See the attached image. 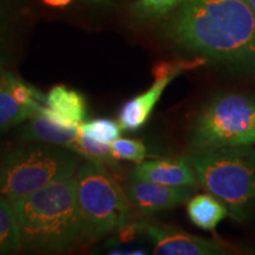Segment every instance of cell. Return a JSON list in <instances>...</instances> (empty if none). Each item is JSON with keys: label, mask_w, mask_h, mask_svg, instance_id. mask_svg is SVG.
Listing matches in <instances>:
<instances>
[{"label": "cell", "mask_w": 255, "mask_h": 255, "mask_svg": "<svg viewBox=\"0 0 255 255\" xmlns=\"http://www.w3.org/2000/svg\"><path fill=\"white\" fill-rule=\"evenodd\" d=\"M255 143V96L232 92L216 96L194 121L189 137L191 152Z\"/></svg>", "instance_id": "obj_4"}, {"label": "cell", "mask_w": 255, "mask_h": 255, "mask_svg": "<svg viewBox=\"0 0 255 255\" xmlns=\"http://www.w3.org/2000/svg\"><path fill=\"white\" fill-rule=\"evenodd\" d=\"M110 145L113 156L116 159H124V161L141 163L148 155L145 144L139 139L120 138L119 137Z\"/></svg>", "instance_id": "obj_20"}, {"label": "cell", "mask_w": 255, "mask_h": 255, "mask_svg": "<svg viewBox=\"0 0 255 255\" xmlns=\"http://www.w3.org/2000/svg\"><path fill=\"white\" fill-rule=\"evenodd\" d=\"M69 150L97 164L116 165V158L113 156L110 144L94 141L79 131L77 138L69 146Z\"/></svg>", "instance_id": "obj_18"}, {"label": "cell", "mask_w": 255, "mask_h": 255, "mask_svg": "<svg viewBox=\"0 0 255 255\" xmlns=\"http://www.w3.org/2000/svg\"><path fill=\"white\" fill-rule=\"evenodd\" d=\"M18 12L13 0H0V60L8 64L15 44Z\"/></svg>", "instance_id": "obj_16"}, {"label": "cell", "mask_w": 255, "mask_h": 255, "mask_svg": "<svg viewBox=\"0 0 255 255\" xmlns=\"http://www.w3.org/2000/svg\"><path fill=\"white\" fill-rule=\"evenodd\" d=\"M6 69H7V64H6L5 62H2V60H0V73H1L2 71H5Z\"/></svg>", "instance_id": "obj_25"}, {"label": "cell", "mask_w": 255, "mask_h": 255, "mask_svg": "<svg viewBox=\"0 0 255 255\" xmlns=\"http://www.w3.org/2000/svg\"><path fill=\"white\" fill-rule=\"evenodd\" d=\"M246 2L248 4V6H250L252 12H253V14L255 15V0H246Z\"/></svg>", "instance_id": "obj_24"}, {"label": "cell", "mask_w": 255, "mask_h": 255, "mask_svg": "<svg viewBox=\"0 0 255 255\" xmlns=\"http://www.w3.org/2000/svg\"><path fill=\"white\" fill-rule=\"evenodd\" d=\"M120 124L109 119H94L89 122H83L78 128L82 135L94 139V141L111 144L121 135Z\"/></svg>", "instance_id": "obj_19"}, {"label": "cell", "mask_w": 255, "mask_h": 255, "mask_svg": "<svg viewBox=\"0 0 255 255\" xmlns=\"http://www.w3.org/2000/svg\"><path fill=\"white\" fill-rule=\"evenodd\" d=\"M144 234L158 255H215L225 254L227 247L220 241L196 237L175 228L145 220Z\"/></svg>", "instance_id": "obj_7"}, {"label": "cell", "mask_w": 255, "mask_h": 255, "mask_svg": "<svg viewBox=\"0 0 255 255\" xmlns=\"http://www.w3.org/2000/svg\"><path fill=\"white\" fill-rule=\"evenodd\" d=\"M145 220H130L127 225L117 229L115 237L110 239L105 245L108 254H130L142 255L148 252L144 247L139 246L138 241L144 234Z\"/></svg>", "instance_id": "obj_15"}, {"label": "cell", "mask_w": 255, "mask_h": 255, "mask_svg": "<svg viewBox=\"0 0 255 255\" xmlns=\"http://www.w3.org/2000/svg\"><path fill=\"white\" fill-rule=\"evenodd\" d=\"M21 250L14 210L8 200L0 195V254H15Z\"/></svg>", "instance_id": "obj_17"}, {"label": "cell", "mask_w": 255, "mask_h": 255, "mask_svg": "<svg viewBox=\"0 0 255 255\" xmlns=\"http://www.w3.org/2000/svg\"><path fill=\"white\" fill-rule=\"evenodd\" d=\"M78 128L58 126L38 114L30 119V122L24 127L21 138L24 141L44 142L47 144L59 145L69 149L72 142L77 138Z\"/></svg>", "instance_id": "obj_12"}, {"label": "cell", "mask_w": 255, "mask_h": 255, "mask_svg": "<svg viewBox=\"0 0 255 255\" xmlns=\"http://www.w3.org/2000/svg\"><path fill=\"white\" fill-rule=\"evenodd\" d=\"M165 33L177 47L207 60L255 64V15L246 0H183Z\"/></svg>", "instance_id": "obj_1"}, {"label": "cell", "mask_w": 255, "mask_h": 255, "mask_svg": "<svg viewBox=\"0 0 255 255\" xmlns=\"http://www.w3.org/2000/svg\"><path fill=\"white\" fill-rule=\"evenodd\" d=\"M194 187H170L130 177L126 186L129 202L142 214H155L188 202Z\"/></svg>", "instance_id": "obj_8"}, {"label": "cell", "mask_w": 255, "mask_h": 255, "mask_svg": "<svg viewBox=\"0 0 255 255\" xmlns=\"http://www.w3.org/2000/svg\"><path fill=\"white\" fill-rule=\"evenodd\" d=\"M46 6L55 8H64L72 2V0H41Z\"/></svg>", "instance_id": "obj_22"}, {"label": "cell", "mask_w": 255, "mask_h": 255, "mask_svg": "<svg viewBox=\"0 0 255 255\" xmlns=\"http://www.w3.org/2000/svg\"><path fill=\"white\" fill-rule=\"evenodd\" d=\"M9 203L14 210L24 250L60 253L92 238L78 203L73 176L47 184Z\"/></svg>", "instance_id": "obj_2"}, {"label": "cell", "mask_w": 255, "mask_h": 255, "mask_svg": "<svg viewBox=\"0 0 255 255\" xmlns=\"http://www.w3.org/2000/svg\"><path fill=\"white\" fill-rule=\"evenodd\" d=\"M14 75L15 73L8 69L0 73V131L18 126L36 116L14 96L12 87Z\"/></svg>", "instance_id": "obj_13"}, {"label": "cell", "mask_w": 255, "mask_h": 255, "mask_svg": "<svg viewBox=\"0 0 255 255\" xmlns=\"http://www.w3.org/2000/svg\"><path fill=\"white\" fill-rule=\"evenodd\" d=\"M75 155L53 144L13 149L0 158V195L11 201L73 176L78 164Z\"/></svg>", "instance_id": "obj_5"}, {"label": "cell", "mask_w": 255, "mask_h": 255, "mask_svg": "<svg viewBox=\"0 0 255 255\" xmlns=\"http://www.w3.org/2000/svg\"><path fill=\"white\" fill-rule=\"evenodd\" d=\"M87 113V101L81 92L65 85H56L46 95V104L39 115L58 126L78 128Z\"/></svg>", "instance_id": "obj_10"}, {"label": "cell", "mask_w": 255, "mask_h": 255, "mask_svg": "<svg viewBox=\"0 0 255 255\" xmlns=\"http://www.w3.org/2000/svg\"><path fill=\"white\" fill-rule=\"evenodd\" d=\"M78 203L91 229L98 239L115 233L131 220L130 202L104 165L87 161L76 171Z\"/></svg>", "instance_id": "obj_6"}, {"label": "cell", "mask_w": 255, "mask_h": 255, "mask_svg": "<svg viewBox=\"0 0 255 255\" xmlns=\"http://www.w3.org/2000/svg\"><path fill=\"white\" fill-rule=\"evenodd\" d=\"M182 1L183 0H136L132 4V12L138 18H157L174 11Z\"/></svg>", "instance_id": "obj_21"}, {"label": "cell", "mask_w": 255, "mask_h": 255, "mask_svg": "<svg viewBox=\"0 0 255 255\" xmlns=\"http://www.w3.org/2000/svg\"><path fill=\"white\" fill-rule=\"evenodd\" d=\"M173 79V77L155 79L154 84L148 90L126 102L119 114L121 128L128 131H136L141 129L148 122L162 94Z\"/></svg>", "instance_id": "obj_11"}, {"label": "cell", "mask_w": 255, "mask_h": 255, "mask_svg": "<svg viewBox=\"0 0 255 255\" xmlns=\"http://www.w3.org/2000/svg\"><path fill=\"white\" fill-rule=\"evenodd\" d=\"M131 177L170 187L199 186L195 170L188 157H159L143 161L137 163Z\"/></svg>", "instance_id": "obj_9"}, {"label": "cell", "mask_w": 255, "mask_h": 255, "mask_svg": "<svg viewBox=\"0 0 255 255\" xmlns=\"http://www.w3.org/2000/svg\"><path fill=\"white\" fill-rule=\"evenodd\" d=\"M190 221L201 229L215 231L219 223L229 215L227 207L212 194H200L190 197L187 203Z\"/></svg>", "instance_id": "obj_14"}, {"label": "cell", "mask_w": 255, "mask_h": 255, "mask_svg": "<svg viewBox=\"0 0 255 255\" xmlns=\"http://www.w3.org/2000/svg\"><path fill=\"white\" fill-rule=\"evenodd\" d=\"M89 4L100 5V6H111L113 5V0H85Z\"/></svg>", "instance_id": "obj_23"}, {"label": "cell", "mask_w": 255, "mask_h": 255, "mask_svg": "<svg viewBox=\"0 0 255 255\" xmlns=\"http://www.w3.org/2000/svg\"><path fill=\"white\" fill-rule=\"evenodd\" d=\"M197 181L245 222L255 214V150L252 145L226 146L188 156Z\"/></svg>", "instance_id": "obj_3"}]
</instances>
